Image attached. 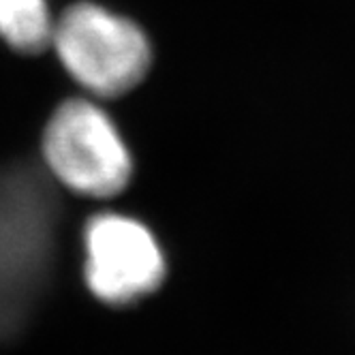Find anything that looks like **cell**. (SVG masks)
I'll return each instance as SVG.
<instances>
[{
    "label": "cell",
    "instance_id": "6da1fadb",
    "mask_svg": "<svg viewBox=\"0 0 355 355\" xmlns=\"http://www.w3.org/2000/svg\"><path fill=\"white\" fill-rule=\"evenodd\" d=\"M52 45L71 78L98 96L129 92L150 67V43L139 26L90 3L54 21Z\"/></svg>",
    "mask_w": 355,
    "mask_h": 355
},
{
    "label": "cell",
    "instance_id": "7a4b0ae2",
    "mask_svg": "<svg viewBox=\"0 0 355 355\" xmlns=\"http://www.w3.org/2000/svg\"><path fill=\"white\" fill-rule=\"evenodd\" d=\"M43 159L56 180L73 193L112 197L131 178V157L103 110L84 98L62 103L43 133Z\"/></svg>",
    "mask_w": 355,
    "mask_h": 355
},
{
    "label": "cell",
    "instance_id": "3957f363",
    "mask_svg": "<svg viewBox=\"0 0 355 355\" xmlns=\"http://www.w3.org/2000/svg\"><path fill=\"white\" fill-rule=\"evenodd\" d=\"M86 283L107 304H131L155 291L165 276L163 252L146 227L120 214L86 225Z\"/></svg>",
    "mask_w": 355,
    "mask_h": 355
},
{
    "label": "cell",
    "instance_id": "277c9868",
    "mask_svg": "<svg viewBox=\"0 0 355 355\" xmlns=\"http://www.w3.org/2000/svg\"><path fill=\"white\" fill-rule=\"evenodd\" d=\"M54 21L47 0H0V39L21 54L52 45Z\"/></svg>",
    "mask_w": 355,
    "mask_h": 355
}]
</instances>
